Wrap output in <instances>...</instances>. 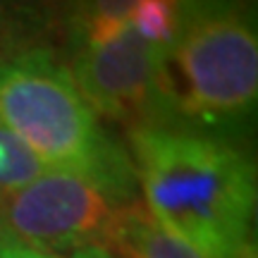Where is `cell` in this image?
Returning a JSON list of instances; mask_svg holds the SVG:
<instances>
[{
  "label": "cell",
  "instance_id": "1",
  "mask_svg": "<svg viewBox=\"0 0 258 258\" xmlns=\"http://www.w3.org/2000/svg\"><path fill=\"white\" fill-rule=\"evenodd\" d=\"M146 211L208 258L256 253V165L246 148L186 124L127 129Z\"/></svg>",
  "mask_w": 258,
  "mask_h": 258
},
{
  "label": "cell",
  "instance_id": "2",
  "mask_svg": "<svg viewBox=\"0 0 258 258\" xmlns=\"http://www.w3.org/2000/svg\"><path fill=\"white\" fill-rule=\"evenodd\" d=\"M0 122L48 167L84 177L115 206L137 201L129 151L101 127L67 64L50 50L0 55Z\"/></svg>",
  "mask_w": 258,
  "mask_h": 258
},
{
  "label": "cell",
  "instance_id": "3",
  "mask_svg": "<svg viewBox=\"0 0 258 258\" xmlns=\"http://www.w3.org/2000/svg\"><path fill=\"white\" fill-rule=\"evenodd\" d=\"M167 64L182 124L230 141L249 134L258 103L253 3L177 0Z\"/></svg>",
  "mask_w": 258,
  "mask_h": 258
},
{
  "label": "cell",
  "instance_id": "4",
  "mask_svg": "<svg viewBox=\"0 0 258 258\" xmlns=\"http://www.w3.org/2000/svg\"><path fill=\"white\" fill-rule=\"evenodd\" d=\"M72 74L96 117L124 129L182 124L170 82V50L153 46L124 27L108 41H70Z\"/></svg>",
  "mask_w": 258,
  "mask_h": 258
},
{
  "label": "cell",
  "instance_id": "5",
  "mask_svg": "<svg viewBox=\"0 0 258 258\" xmlns=\"http://www.w3.org/2000/svg\"><path fill=\"white\" fill-rule=\"evenodd\" d=\"M117 208L84 177L48 167L0 206V230L34 251L72 256L105 246Z\"/></svg>",
  "mask_w": 258,
  "mask_h": 258
},
{
  "label": "cell",
  "instance_id": "6",
  "mask_svg": "<svg viewBox=\"0 0 258 258\" xmlns=\"http://www.w3.org/2000/svg\"><path fill=\"white\" fill-rule=\"evenodd\" d=\"M105 249L115 258H208L163 227L139 199L117 208ZM246 258H256V253Z\"/></svg>",
  "mask_w": 258,
  "mask_h": 258
},
{
  "label": "cell",
  "instance_id": "7",
  "mask_svg": "<svg viewBox=\"0 0 258 258\" xmlns=\"http://www.w3.org/2000/svg\"><path fill=\"white\" fill-rule=\"evenodd\" d=\"M139 3L141 0H74L70 41H108L127 27Z\"/></svg>",
  "mask_w": 258,
  "mask_h": 258
},
{
  "label": "cell",
  "instance_id": "8",
  "mask_svg": "<svg viewBox=\"0 0 258 258\" xmlns=\"http://www.w3.org/2000/svg\"><path fill=\"white\" fill-rule=\"evenodd\" d=\"M46 170V163L0 122V206Z\"/></svg>",
  "mask_w": 258,
  "mask_h": 258
},
{
  "label": "cell",
  "instance_id": "9",
  "mask_svg": "<svg viewBox=\"0 0 258 258\" xmlns=\"http://www.w3.org/2000/svg\"><path fill=\"white\" fill-rule=\"evenodd\" d=\"M129 27L144 41L170 50L177 31V0H141L129 17Z\"/></svg>",
  "mask_w": 258,
  "mask_h": 258
},
{
  "label": "cell",
  "instance_id": "10",
  "mask_svg": "<svg viewBox=\"0 0 258 258\" xmlns=\"http://www.w3.org/2000/svg\"><path fill=\"white\" fill-rule=\"evenodd\" d=\"M0 258H55V256H48V253L29 249L22 241L15 239V237H10L8 232L0 230Z\"/></svg>",
  "mask_w": 258,
  "mask_h": 258
},
{
  "label": "cell",
  "instance_id": "11",
  "mask_svg": "<svg viewBox=\"0 0 258 258\" xmlns=\"http://www.w3.org/2000/svg\"><path fill=\"white\" fill-rule=\"evenodd\" d=\"M67 258H115V256L105 246H89V249L77 251V253H72V256H67Z\"/></svg>",
  "mask_w": 258,
  "mask_h": 258
}]
</instances>
